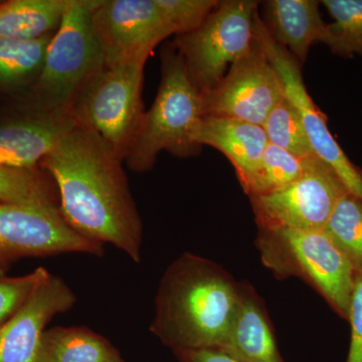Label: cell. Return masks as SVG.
Returning <instances> with one entry per match:
<instances>
[{
  "instance_id": "cell-1",
  "label": "cell",
  "mask_w": 362,
  "mask_h": 362,
  "mask_svg": "<svg viewBox=\"0 0 362 362\" xmlns=\"http://www.w3.org/2000/svg\"><path fill=\"white\" fill-rule=\"evenodd\" d=\"M122 163L96 134L76 126L40 168L56 183L69 226L140 263L143 223Z\"/></svg>"
},
{
  "instance_id": "cell-2",
  "label": "cell",
  "mask_w": 362,
  "mask_h": 362,
  "mask_svg": "<svg viewBox=\"0 0 362 362\" xmlns=\"http://www.w3.org/2000/svg\"><path fill=\"white\" fill-rule=\"evenodd\" d=\"M240 298V283L223 267L183 252L162 276L150 331L173 352L223 349Z\"/></svg>"
},
{
  "instance_id": "cell-3",
  "label": "cell",
  "mask_w": 362,
  "mask_h": 362,
  "mask_svg": "<svg viewBox=\"0 0 362 362\" xmlns=\"http://www.w3.org/2000/svg\"><path fill=\"white\" fill-rule=\"evenodd\" d=\"M161 81L153 104L143 115L125 162L131 170L147 173L162 151L178 158L201 154L197 133L202 118V95L188 78L185 62L173 45L161 54Z\"/></svg>"
},
{
  "instance_id": "cell-4",
  "label": "cell",
  "mask_w": 362,
  "mask_h": 362,
  "mask_svg": "<svg viewBox=\"0 0 362 362\" xmlns=\"http://www.w3.org/2000/svg\"><path fill=\"white\" fill-rule=\"evenodd\" d=\"M97 1L74 0L52 35L39 78L16 99L39 110L71 115L80 93L105 66L92 25Z\"/></svg>"
},
{
  "instance_id": "cell-5",
  "label": "cell",
  "mask_w": 362,
  "mask_h": 362,
  "mask_svg": "<svg viewBox=\"0 0 362 362\" xmlns=\"http://www.w3.org/2000/svg\"><path fill=\"white\" fill-rule=\"evenodd\" d=\"M256 247L276 277L301 279L347 320L356 272L323 230L258 228Z\"/></svg>"
},
{
  "instance_id": "cell-6",
  "label": "cell",
  "mask_w": 362,
  "mask_h": 362,
  "mask_svg": "<svg viewBox=\"0 0 362 362\" xmlns=\"http://www.w3.org/2000/svg\"><path fill=\"white\" fill-rule=\"evenodd\" d=\"M146 61L106 66L88 83L71 108L78 127L96 134L124 162L144 115Z\"/></svg>"
},
{
  "instance_id": "cell-7",
  "label": "cell",
  "mask_w": 362,
  "mask_h": 362,
  "mask_svg": "<svg viewBox=\"0 0 362 362\" xmlns=\"http://www.w3.org/2000/svg\"><path fill=\"white\" fill-rule=\"evenodd\" d=\"M259 4L252 0L220 1L201 26L175 35L171 45L182 57L188 78L199 94L216 87L254 44Z\"/></svg>"
},
{
  "instance_id": "cell-8",
  "label": "cell",
  "mask_w": 362,
  "mask_h": 362,
  "mask_svg": "<svg viewBox=\"0 0 362 362\" xmlns=\"http://www.w3.org/2000/svg\"><path fill=\"white\" fill-rule=\"evenodd\" d=\"M347 192L334 170L315 156L307 158L304 175L289 187L249 199L258 228L322 230Z\"/></svg>"
},
{
  "instance_id": "cell-9",
  "label": "cell",
  "mask_w": 362,
  "mask_h": 362,
  "mask_svg": "<svg viewBox=\"0 0 362 362\" xmlns=\"http://www.w3.org/2000/svg\"><path fill=\"white\" fill-rule=\"evenodd\" d=\"M104 245L69 226L61 211L0 202V268L28 257L80 252L101 257Z\"/></svg>"
},
{
  "instance_id": "cell-10",
  "label": "cell",
  "mask_w": 362,
  "mask_h": 362,
  "mask_svg": "<svg viewBox=\"0 0 362 362\" xmlns=\"http://www.w3.org/2000/svg\"><path fill=\"white\" fill-rule=\"evenodd\" d=\"M284 97L282 81L255 37L218 85L202 95V112L263 126Z\"/></svg>"
},
{
  "instance_id": "cell-11",
  "label": "cell",
  "mask_w": 362,
  "mask_h": 362,
  "mask_svg": "<svg viewBox=\"0 0 362 362\" xmlns=\"http://www.w3.org/2000/svg\"><path fill=\"white\" fill-rule=\"evenodd\" d=\"M92 25L106 66L147 61L175 35L156 0H98Z\"/></svg>"
},
{
  "instance_id": "cell-12",
  "label": "cell",
  "mask_w": 362,
  "mask_h": 362,
  "mask_svg": "<svg viewBox=\"0 0 362 362\" xmlns=\"http://www.w3.org/2000/svg\"><path fill=\"white\" fill-rule=\"evenodd\" d=\"M255 37L277 71L284 86L285 96L296 108L314 153L334 170L350 194L362 202V171L350 161L328 129L327 118L305 87L301 64L272 39L259 18V11L255 23Z\"/></svg>"
},
{
  "instance_id": "cell-13",
  "label": "cell",
  "mask_w": 362,
  "mask_h": 362,
  "mask_svg": "<svg viewBox=\"0 0 362 362\" xmlns=\"http://www.w3.org/2000/svg\"><path fill=\"white\" fill-rule=\"evenodd\" d=\"M77 126L70 114L39 110L16 99L0 113V165L40 168V162Z\"/></svg>"
},
{
  "instance_id": "cell-14",
  "label": "cell",
  "mask_w": 362,
  "mask_h": 362,
  "mask_svg": "<svg viewBox=\"0 0 362 362\" xmlns=\"http://www.w3.org/2000/svg\"><path fill=\"white\" fill-rule=\"evenodd\" d=\"M63 279L47 273L18 313L0 327V362H33L42 333L58 314L76 303Z\"/></svg>"
},
{
  "instance_id": "cell-15",
  "label": "cell",
  "mask_w": 362,
  "mask_h": 362,
  "mask_svg": "<svg viewBox=\"0 0 362 362\" xmlns=\"http://www.w3.org/2000/svg\"><path fill=\"white\" fill-rule=\"evenodd\" d=\"M262 23L272 39L304 65L312 45L323 44L328 23L316 0H267L261 2Z\"/></svg>"
},
{
  "instance_id": "cell-16",
  "label": "cell",
  "mask_w": 362,
  "mask_h": 362,
  "mask_svg": "<svg viewBox=\"0 0 362 362\" xmlns=\"http://www.w3.org/2000/svg\"><path fill=\"white\" fill-rule=\"evenodd\" d=\"M197 142L202 147L218 150L230 160L244 192L256 175L269 145L263 126L216 116L202 118Z\"/></svg>"
},
{
  "instance_id": "cell-17",
  "label": "cell",
  "mask_w": 362,
  "mask_h": 362,
  "mask_svg": "<svg viewBox=\"0 0 362 362\" xmlns=\"http://www.w3.org/2000/svg\"><path fill=\"white\" fill-rule=\"evenodd\" d=\"M223 349L245 362H284L266 305L249 283H240L239 307Z\"/></svg>"
},
{
  "instance_id": "cell-18",
  "label": "cell",
  "mask_w": 362,
  "mask_h": 362,
  "mask_svg": "<svg viewBox=\"0 0 362 362\" xmlns=\"http://www.w3.org/2000/svg\"><path fill=\"white\" fill-rule=\"evenodd\" d=\"M122 358L107 338L82 326L45 329L33 362H114Z\"/></svg>"
},
{
  "instance_id": "cell-19",
  "label": "cell",
  "mask_w": 362,
  "mask_h": 362,
  "mask_svg": "<svg viewBox=\"0 0 362 362\" xmlns=\"http://www.w3.org/2000/svg\"><path fill=\"white\" fill-rule=\"evenodd\" d=\"M74 0L0 2V40H39L57 32Z\"/></svg>"
},
{
  "instance_id": "cell-20",
  "label": "cell",
  "mask_w": 362,
  "mask_h": 362,
  "mask_svg": "<svg viewBox=\"0 0 362 362\" xmlns=\"http://www.w3.org/2000/svg\"><path fill=\"white\" fill-rule=\"evenodd\" d=\"M54 35L33 40H0V92L18 98L32 88Z\"/></svg>"
},
{
  "instance_id": "cell-21",
  "label": "cell",
  "mask_w": 362,
  "mask_h": 362,
  "mask_svg": "<svg viewBox=\"0 0 362 362\" xmlns=\"http://www.w3.org/2000/svg\"><path fill=\"white\" fill-rule=\"evenodd\" d=\"M0 202L59 209L56 183L44 169L0 165Z\"/></svg>"
},
{
  "instance_id": "cell-22",
  "label": "cell",
  "mask_w": 362,
  "mask_h": 362,
  "mask_svg": "<svg viewBox=\"0 0 362 362\" xmlns=\"http://www.w3.org/2000/svg\"><path fill=\"white\" fill-rule=\"evenodd\" d=\"M335 247L346 257L354 271L362 272V202L347 192L333 209L323 228Z\"/></svg>"
},
{
  "instance_id": "cell-23",
  "label": "cell",
  "mask_w": 362,
  "mask_h": 362,
  "mask_svg": "<svg viewBox=\"0 0 362 362\" xmlns=\"http://www.w3.org/2000/svg\"><path fill=\"white\" fill-rule=\"evenodd\" d=\"M321 4L333 20L323 44L342 58H362V0H323Z\"/></svg>"
},
{
  "instance_id": "cell-24",
  "label": "cell",
  "mask_w": 362,
  "mask_h": 362,
  "mask_svg": "<svg viewBox=\"0 0 362 362\" xmlns=\"http://www.w3.org/2000/svg\"><path fill=\"white\" fill-rule=\"evenodd\" d=\"M307 158H299L285 150L269 144L246 194L259 197L289 187L304 175Z\"/></svg>"
},
{
  "instance_id": "cell-25",
  "label": "cell",
  "mask_w": 362,
  "mask_h": 362,
  "mask_svg": "<svg viewBox=\"0 0 362 362\" xmlns=\"http://www.w3.org/2000/svg\"><path fill=\"white\" fill-rule=\"evenodd\" d=\"M269 144L289 152L299 158L315 156L301 118L287 97L269 114L263 124Z\"/></svg>"
},
{
  "instance_id": "cell-26",
  "label": "cell",
  "mask_w": 362,
  "mask_h": 362,
  "mask_svg": "<svg viewBox=\"0 0 362 362\" xmlns=\"http://www.w3.org/2000/svg\"><path fill=\"white\" fill-rule=\"evenodd\" d=\"M157 6L175 35L192 32L201 26L220 1L216 0H156Z\"/></svg>"
},
{
  "instance_id": "cell-27",
  "label": "cell",
  "mask_w": 362,
  "mask_h": 362,
  "mask_svg": "<svg viewBox=\"0 0 362 362\" xmlns=\"http://www.w3.org/2000/svg\"><path fill=\"white\" fill-rule=\"evenodd\" d=\"M49 271L39 267L20 277L0 276V327L20 311Z\"/></svg>"
},
{
  "instance_id": "cell-28",
  "label": "cell",
  "mask_w": 362,
  "mask_h": 362,
  "mask_svg": "<svg viewBox=\"0 0 362 362\" xmlns=\"http://www.w3.org/2000/svg\"><path fill=\"white\" fill-rule=\"evenodd\" d=\"M350 345L346 362H362V272L356 274L350 300Z\"/></svg>"
},
{
  "instance_id": "cell-29",
  "label": "cell",
  "mask_w": 362,
  "mask_h": 362,
  "mask_svg": "<svg viewBox=\"0 0 362 362\" xmlns=\"http://www.w3.org/2000/svg\"><path fill=\"white\" fill-rule=\"evenodd\" d=\"M175 354L180 362H245L223 349L177 350Z\"/></svg>"
},
{
  "instance_id": "cell-30",
  "label": "cell",
  "mask_w": 362,
  "mask_h": 362,
  "mask_svg": "<svg viewBox=\"0 0 362 362\" xmlns=\"http://www.w3.org/2000/svg\"><path fill=\"white\" fill-rule=\"evenodd\" d=\"M6 270H4V269L0 268V276L4 275Z\"/></svg>"
},
{
  "instance_id": "cell-31",
  "label": "cell",
  "mask_w": 362,
  "mask_h": 362,
  "mask_svg": "<svg viewBox=\"0 0 362 362\" xmlns=\"http://www.w3.org/2000/svg\"><path fill=\"white\" fill-rule=\"evenodd\" d=\"M114 362H127V361H124L123 358H121L120 361H114Z\"/></svg>"
}]
</instances>
